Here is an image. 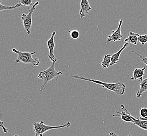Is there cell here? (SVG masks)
<instances>
[{
  "instance_id": "1",
  "label": "cell",
  "mask_w": 147,
  "mask_h": 136,
  "mask_svg": "<svg viewBox=\"0 0 147 136\" xmlns=\"http://www.w3.org/2000/svg\"><path fill=\"white\" fill-rule=\"evenodd\" d=\"M72 77L75 79H78L80 80L89 81L98 85H100L102 86L104 88H106L109 91L115 92L116 94L119 95H124L126 91V86H125V84L123 83H121V82L107 83V82H104L102 81H100V80L91 79L88 78H85L84 77L77 76V75H74V76H72Z\"/></svg>"
},
{
  "instance_id": "2",
  "label": "cell",
  "mask_w": 147,
  "mask_h": 136,
  "mask_svg": "<svg viewBox=\"0 0 147 136\" xmlns=\"http://www.w3.org/2000/svg\"><path fill=\"white\" fill-rule=\"evenodd\" d=\"M58 59L56 60L55 62L52 63V65L46 70L41 71L38 75V77L44 81V84L41 86L40 91L42 92L47 87V85L49 82L56 78V80H58L59 75H62L61 71H57L55 69V64L57 62Z\"/></svg>"
},
{
  "instance_id": "3",
  "label": "cell",
  "mask_w": 147,
  "mask_h": 136,
  "mask_svg": "<svg viewBox=\"0 0 147 136\" xmlns=\"http://www.w3.org/2000/svg\"><path fill=\"white\" fill-rule=\"evenodd\" d=\"M12 50L13 53H17L18 58L15 60L16 63H18L20 62H23L24 63L32 64L35 67L39 66L40 64V61L38 58H33L32 56L35 55L36 52H26V51H20L15 48H12Z\"/></svg>"
},
{
  "instance_id": "4",
  "label": "cell",
  "mask_w": 147,
  "mask_h": 136,
  "mask_svg": "<svg viewBox=\"0 0 147 136\" xmlns=\"http://www.w3.org/2000/svg\"><path fill=\"white\" fill-rule=\"evenodd\" d=\"M71 126L70 122H67L65 124L60 126H49L45 124L44 121H41L40 123L35 122L33 123L34 131L35 132L34 136H44L45 133L48 131L56 129H60L65 127H69Z\"/></svg>"
},
{
  "instance_id": "5",
  "label": "cell",
  "mask_w": 147,
  "mask_h": 136,
  "mask_svg": "<svg viewBox=\"0 0 147 136\" xmlns=\"http://www.w3.org/2000/svg\"><path fill=\"white\" fill-rule=\"evenodd\" d=\"M39 4V2H36V3H34L32 6H30V9L28 7L29 9V13L28 14H23L21 17V19L23 21L24 27L26 32L28 35H30L31 34V28L32 26V15L33 13L36 9V7L38 6Z\"/></svg>"
},
{
  "instance_id": "6",
  "label": "cell",
  "mask_w": 147,
  "mask_h": 136,
  "mask_svg": "<svg viewBox=\"0 0 147 136\" xmlns=\"http://www.w3.org/2000/svg\"><path fill=\"white\" fill-rule=\"evenodd\" d=\"M123 23V21L121 19L119 22V25L118 26L117 30H113L112 32V34L109 35L106 40V42H120L123 38V35L121 32V27Z\"/></svg>"
},
{
  "instance_id": "7",
  "label": "cell",
  "mask_w": 147,
  "mask_h": 136,
  "mask_svg": "<svg viewBox=\"0 0 147 136\" xmlns=\"http://www.w3.org/2000/svg\"><path fill=\"white\" fill-rule=\"evenodd\" d=\"M121 109L123 110V111L121 112H119L117 110H116V115H113V117H121V119L123 121L126 123H134V121L132 119V116L130 114L126 107L124 106L123 104L121 105Z\"/></svg>"
},
{
  "instance_id": "8",
  "label": "cell",
  "mask_w": 147,
  "mask_h": 136,
  "mask_svg": "<svg viewBox=\"0 0 147 136\" xmlns=\"http://www.w3.org/2000/svg\"><path fill=\"white\" fill-rule=\"evenodd\" d=\"M56 35V32H53V33H52L50 38L47 41V45L49 51L48 58L50 59L52 62H55L56 60L57 59L54 55V49L55 48V42L54 39Z\"/></svg>"
},
{
  "instance_id": "9",
  "label": "cell",
  "mask_w": 147,
  "mask_h": 136,
  "mask_svg": "<svg viewBox=\"0 0 147 136\" xmlns=\"http://www.w3.org/2000/svg\"><path fill=\"white\" fill-rule=\"evenodd\" d=\"M81 9L80 10V18H82L88 14L92 9L90 3L88 0H82L80 3Z\"/></svg>"
},
{
  "instance_id": "10",
  "label": "cell",
  "mask_w": 147,
  "mask_h": 136,
  "mask_svg": "<svg viewBox=\"0 0 147 136\" xmlns=\"http://www.w3.org/2000/svg\"><path fill=\"white\" fill-rule=\"evenodd\" d=\"M146 68H136L133 72V77H131V81L139 80V81L143 80V77L145 74V70Z\"/></svg>"
},
{
  "instance_id": "11",
  "label": "cell",
  "mask_w": 147,
  "mask_h": 136,
  "mask_svg": "<svg viewBox=\"0 0 147 136\" xmlns=\"http://www.w3.org/2000/svg\"><path fill=\"white\" fill-rule=\"evenodd\" d=\"M129 44L125 43L124 44L123 47L121 48L116 53L113 54L111 57V66H113L114 65H116L119 61V58L121 56V53H122V52L125 50V49H126L127 47H128L129 46Z\"/></svg>"
},
{
  "instance_id": "12",
  "label": "cell",
  "mask_w": 147,
  "mask_h": 136,
  "mask_svg": "<svg viewBox=\"0 0 147 136\" xmlns=\"http://www.w3.org/2000/svg\"><path fill=\"white\" fill-rule=\"evenodd\" d=\"M124 42L127 44H131L137 45L138 42V34L135 33L133 32H130L127 38L125 39Z\"/></svg>"
},
{
  "instance_id": "13",
  "label": "cell",
  "mask_w": 147,
  "mask_h": 136,
  "mask_svg": "<svg viewBox=\"0 0 147 136\" xmlns=\"http://www.w3.org/2000/svg\"><path fill=\"white\" fill-rule=\"evenodd\" d=\"M139 86L140 88L136 94L137 98H141L142 94L147 91V77L139 81Z\"/></svg>"
},
{
  "instance_id": "14",
  "label": "cell",
  "mask_w": 147,
  "mask_h": 136,
  "mask_svg": "<svg viewBox=\"0 0 147 136\" xmlns=\"http://www.w3.org/2000/svg\"><path fill=\"white\" fill-rule=\"evenodd\" d=\"M132 119L134 121L133 124L136 125L142 129L147 131V121L140 120L138 117H134L132 116Z\"/></svg>"
},
{
  "instance_id": "15",
  "label": "cell",
  "mask_w": 147,
  "mask_h": 136,
  "mask_svg": "<svg viewBox=\"0 0 147 136\" xmlns=\"http://www.w3.org/2000/svg\"><path fill=\"white\" fill-rule=\"evenodd\" d=\"M111 57L110 55H105L103 58V61L101 63V65L103 69H107L111 66Z\"/></svg>"
},
{
  "instance_id": "16",
  "label": "cell",
  "mask_w": 147,
  "mask_h": 136,
  "mask_svg": "<svg viewBox=\"0 0 147 136\" xmlns=\"http://www.w3.org/2000/svg\"><path fill=\"white\" fill-rule=\"evenodd\" d=\"M1 2V1L0 0V12L3 11H5V10H12L13 9H16L21 6L20 4H19L18 3L16 4L14 6H5L3 5Z\"/></svg>"
},
{
  "instance_id": "17",
  "label": "cell",
  "mask_w": 147,
  "mask_h": 136,
  "mask_svg": "<svg viewBox=\"0 0 147 136\" xmlns=\"http://www.w3.org/2000/svg\"><path fill=\"white\" fill-rule=\"evenodd\" d=\"M18 4H20L21 6H32L34 4L32 3V0H20L18 2Z\"/></svg>"
},
{
  "instance_id": "18",
  "label": "cell",
  "mask_w": 147,
  "mask_h": 136,
  "mask_svg": "<svg viewBox=\"0 0 147 136\" xmlns=\"http://www.w3.org/2000/svg\"><path fill=\"white\" fill-rule=\"evenodd\" d=\"M68 32L70 34L71 38L74 39H78L79 38L80 33L78 30H69Z\"/></svg>"
},
{
  "instance_id": "19",
  "label": "cell",
  "mask_w": 147,
  "mask_h": 136,
  "mask_svg": "<svg viewBox=\"0 0 147 136\" xmlns=\"http://www.w3.org/2000/svg\"><path fill=\"white\" fill-rule=\"evenodd\" d=\"M138 42H140L142 45L144 46L147 43V35H141L138 34Z\"/></svg>"
},
{
  "instance_id": "20",
  "label": "cell",
  "mask_w": 147,
  "mask_h": 136,
  "mask_svg": "<svg viewBox=\"0 0 147 136\" xmlns=\"http://www.w3.org/2000/svg\"><path fill=\"white\" fill-rule=\"evenodd\" d=\"M140 114L141 118H146L147 117V108L145 107H142L140 108Z\"/></svg>"
},
{
  "instance_id": "21",
  "label": "cell",
  "mask_w": 147,
  "mask_h": 136,
  "mask_svg": "<svg viewBox=\"0 0 147 136\" xmlns=\"http://www.w3.org/2000/svg\"><path fill=\"white\" fill-rule=\"evenodd\" d=\"M132 53H134L136 54L137 56H138L140 58V59L141 60L142 62H143L144 63V64L147 66V57L143 56H141L140 55H139L138 53H136V52L134 51H132Z\"/></svg>"
},
{
  "instance_id": "22",
  "label": "cell",
  "mask_w": 147,
  "mask_h": 136,
  "mask_svg": "<svg viewBox=\"0 0 147 136\" xmlns=\"http://www.w3.org/2000/svg\"><path fill=\"white\" fill-rule=\"evenodd\" d=\"M0 127L2 128L3 131H4L5 133H7V132H8V129H7V128H6L5 127V126H4V125H3V121H1V120H0Z\"/></svg>"
},
{
  "instance_id": "23",
  "label": "cell",
  "mask_w": 147,
  "mask_h": 136,
  "mask_svg": "<svg viewBox=\"0 0 147 136\" xmlns=\"http://www.w3.org/2000/svg\"><path fill=\"white\" fill-rule=\"evenodd\" d=\"M109 135L111 136H118L117 135L116 133H113V132H110L109 133ZM128 136H131V135H128Z\"/></svg>"
},
{
  "instance_id": "24",
  "label": "cell",
  "mask_w": 147,
  "mask_h": 136,
  "mask_svg": "<svg viewBox=\"0 0 147 136\" xmlns=\"http://www.w3.org/2000/svg\"><path fill=\"white\" fill-rule=\"evenodd\" d=\"M138 118L139 119H140V120H143V121H147V117H146V118H141V117H138Z\"/></svg>"
},
{
  "instance_id": "25",
  "label": "cell",
  "mask_w": 147,
  "mask_h": 136,
  "mask_svg": "<svg viewBox=\"0 0 147 136\" xmlns=\"http://www.w3.org/2000/svg\"><path fill=\"white\" fill-rule=\"evenodd\" d=\"M19 136L18 135H15V136Z\"/></svg>"
}]
</instances>
